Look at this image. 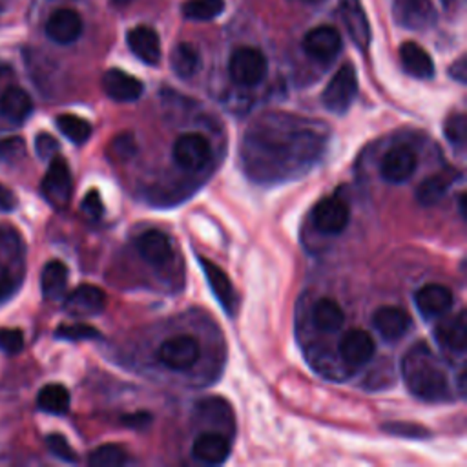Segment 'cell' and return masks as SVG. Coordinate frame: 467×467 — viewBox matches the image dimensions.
Returning <instances> with one entry per match:
<instances>
[{
  "mask_svg": "<svg viewBox=\"0 0 467 467\" xmlns=\"http://www.w3.org/2000/svg\"><path fill=\"white\" fill-rule=\"evenodd\" d=\"M401 376L418 400L438 403L449 400L447 374L425 341H416L401 359Z\"/></svg>",
  "mask_w": 467,
  "mask_h": 467,
  "instance_id": "cell-1",
  "label": "cell"
},
{
  "mask_svg": "<svg viewBox=\"0 0 467 467\" xmlns=\"http://www.w3.org/2000/svg\"><path fill=\"white\" fill-rule=\"evenodd\" d=\"M358 93V77L352 64H343L328 80L321 93L323 106L336 115H343L354 102Z\"/></svg>",
  "mask_w": 467,
  "mask_h": 467,
  "instance_id": "cell-2",
  "label": "cell"
},
{
  "mask_svg": "<svg viewBox=\"0 0 467 467\" xmlns=\"http://www.w3.org/2000/svg\"><path fill=\"white\" fill-rule=\"evenodd\" d=\"M230 78L244 88L259 84L266 75V58L255 47H237L228 62Z\"/></svg>",
  "mask_w": 467,
  "mask_h": 467,
  "instance_id": "cell-3",
  "label": "cell"
},
{
  "mask_svg": "<svg viewBox=\"0 0 467 467\" xmlns=\"http://www.w3.org/2000/svg\"><path fill=\"white\" fill-rule=\"evenodd\" d=\"M155 356L168 368L188 370L201 358V345L193 336H173L159 345Z\"/></svg>",
  "mask_w": 467,
  "mask_h": 467,
  "instance_id": "cell-4",
  "label": "cell"
},
{
  "mask_svg": "<svg viewBox=\"0 0 467 467\" xmlns=\"http://www.w3.org/2000/svg\"><path fill=\"white\" fill-rule=\"evenodd\" d=\"M171 157L182 170L197 171L210 161L212 148L202 135L184 133L175 139L171 148Z\"/></svg>",
  "mask_w": 467,
  "mask_h": 467,
  "instance_id": "cell-5",
  "label": "cell"
},
{
  "mask_svg": "<svg viewBox=\"0 0 467 467\" xmlns=\"http://www.w3.org/2000/svg\"><path fill=\"white\" fill-rule=\"evenodd\" d=\"M42 195L55 208H64L71 199V173L66 161L57 155L42 181Z\"/></svg>",
  "mask_w": 467,
  "mask_h": 467,
  "instance_id": "cell-6",
  "label": "cell"
},
{
  "mask_svg": "<svg viewBox=\"0 0 467 467\" xmlns=\"http://www.w3.org/2000/svg\"><path fill=\"white\" fill-rule=\"evenodd\" d=\"M350 219L348 206L339 197H323L312 210V223L323 234H339Z\"/></svg>",
  "mask_w": 467,
  "mask_h": 467,
  "instance_id": "cell-7",
  "label": "cell"
},
{
  "mask_svg": "<svg viewBox=\"0 0 467 467\" xmlns=\"http://www.w3.org/2000/svg\"><path fill=\"white\" fill-rule=\"evenodd\" d=\"M392 15L400 26L416 31L431 27L436 20L431 0H394Z\"/></svg>",
  "mask_w": 467,
  "mask_h": 467,
  "instance_id": "cell-8",
  "label": "cell"
},
{
  "mask_svg": "<svg viewBox=\"0 0 467 467\" xmlns=\"http://www.w3.org/2000/svg\"><path fill=\"white\" fill-rule=\"evenodd\" d=\"M416 164H418V159L410 148L396 146L383 155L379 164V173L387 182L401 184L412 177Z\"/></svg>",
  "mask_w": 467,
  "mask_h": 467,
  "instance_id": "cell-9",
  "label": "cell"
},
{
  "mask_svg": "<svg viewBox=\"0 0 467 467\" xmlns=\"http://www.w3.org/2000/svg\"><path fill=\"white\" fill-rule=\"evenodd\" d=\"M376 352V343L372 336L361 328L348 330L339 341V356L345 365L352 368H359L370 361Z\"/></svg>",
  "mask_w": 467,
  "mask_h": 467,
  "instance_id": "cell-10",
  "label": "cell"
},
{
  "mask_svg": "<svg viewBox=\"0 0 467 467\" xmlns=\"http://www.w3.org/2000/svg\"><path fill=\"white\" fill-rule=\"evenodd\" d=\"M303 49L314 60L328 62L339 53L341 36L332 26H317L305 35Z\"/></svg>",
  "mask_w": 467,
  "mask_h": 467,
  "instance_id": "cell-11",
  "label": "cell"
},
{
  "mask_svg": "<svg viewBox=\"0 0 467 467\" xmlns=\"http://www.w3.org/2000/svg\"><path fill=\"white\" fill-rule=\"evenodd\" d=\"M199 265L204 272V277L208 281V286L212 288L215 299L223 305L224 312L228 316H235L237 310V296L234 290V285L230 281V277L226 275V272L223 268H219L215 263H212L210 259L199 255Z\"/></svg>",
  "mask_w": 467,
  "mask_h": 467,
  "instance_id": "cell-12",
  "label": "cell"
},
{
  "mask_svg": "<svg viewBox=\"0 0 467 467\" xmlns=\"http://www.w3.org/2000/svg\"><path fill=\"white\" fill-rule=\"evenodd\" d=\"M106 306V294L95 285H80L64 301V310L75 317H88L102 312Z\"/></svg>",
  "mask_w": 467,
  "mask_h": 467,
  "instance_id": "cell-13",
  "label": "cell"
},
{
  "mask_svg": "<svg viewBox=\"0 0 467 467\" xmlns=\"http://www.w3.org/2000/svg\"><path fill=\"white\" fill-rule=\"evenodd\" d=\"M102 89L115 102H133L142 95V82L133 75L111 67L102 75Z\"/></svg>",
  "mask_w": 467,
  "mask_h": 467,
  "instance_id": "cell-14",
  "label": "cell"
},
{
  "mask_svg": "<svg viewBox=\"0 0 467 467\" xmlns=\"http://www.w3.org/2000/svg\"><path fill=\"white\" fill-rule=\"evenodd\" d=\"M372 325L385 341L392 343L401 339L407 334V330L410 328V316L400 306L387 305V306H379L374 312Z\"/></svg>",
  "mask_w": 467,
  "mask_h": 467,
  "instance_id": "cell-15",
  "label": "cell"
},
{
  "mask_svg": "<svg viewBox=\"0 0 467 467\" xmlns=\"http://www.w3.org/2000/svg\"><path fill=\"white\" fill-rule=\"evenodd\" d=\"M339 13L352 42L365 51L370 44V26L359 0H339Z\"/></svg>",
  "mask_w": 467,
  "mask_h": 467,
  "instance_id": "cell-16",
  "label": "cell"
},
{
  "mask_svg": "<svg viewBox=\"0 0 467 467\" xmlns=\"http://www.w3.org/2000/svg\"><path fill=\"white\" fill-rule=\"evenodd\" d=\"M46 33L57 44H71L82 33V18L73 9H57L46 22Z\"/></svg>",
  "mask_w": 467,
  "mask_h": 467,
  "instance_id": "cell-17",
  "label": "cell"
},
{
  "mask_svg": "<svg viewBox=\"0 0 467 467\" xmlns=\"http://www.w3.org/2000/svg\"><path fill=\"white\" fill-rule=\"evenodd\" d=\"M452 292L438 283H427L420 286L414 296V303L425 317H440L452 306Z\"/></svg>",
  "mask_w": 467,
  "mask_h": 467,
  "instance_id": "cell-18",
  "label": "cell"
},
{
  "mask_svg": "<svg viewBox=\"0 0 467 467\" xmlns=\"http://www.w3.org/2000/svg\"><path fill=\"white\" fill-rule=\"evenodd\" d=\"M128 47L131 53L148 66H157L161 60V40L155 29L148 26H137L128 31Z\"/></svg>",
  "mask_w": 467,
  "mask_h": 467,
  "instance_id": "cell-19",
  "label": "cell"
},
{
  "mask_svg": "<svg viewBox=\"0 0 467 467\" xmlns=\"http://www.w3.org/2000/svg\"><path fill=\"white\" fill-rule=\"evenodd\" d=\"M192 454L202 463L219 465L230 456V441L221 432H202L193 440Z\"/></svg>",
  "mask_w": 467,
  "mask_h": 467,
  "instance_id": "cell-20",
  "label": "cell"
},
{
  "mask_svg": "<svg viewBox=\"0 0 467 467\" xmlns=\"http://www.w3.org/2000/svg\"><path fill=\"white\" fill-rule=\"evenodd\" d=\"M139 255L151 266H162L171 259V244L166 234L159 230H146L135 241Z\"/></svg>",
  "mask_w": 467,
  "mask_h": 467,
  "instance_id": "cell-21",
  "label": "cell"
},
{
  "mask_svg": "<svg viewBox=\"0 0 467 467\" xmlns=\"http://www.w3.org/2000/svg\"><path fill=\"white\" fill-rule=\"evenodd\" d=\"M436 339L447 350L463 354L467 347V321L465 312L460 310L456 316L447 317L436 327Z\"/></svg>",
  "mask_w": 467,
  "mask_h": 467,
  "instance_id": "cell-22",
  "label": "cell"
},
{
  "mask_svg": "<svg viewBox=\"0 0 467 467\" xmlns=\"http://www.w3.org/2000/svg\"><path fill=\"white\" fill-rule=\"evenodd\" d=\"M400 60L403 69L416 78H432L434 62L431 55L416 42H403L400 47Z\"/></svg>",
  "mask_w": 467,
  "mask_h": 467,
  "instance_id": "cell-23",
  "label": "cell"
},
{
  "mask_svg": "<svg viewBox=\"0 0 467 467\" xmlns=\"http://www.w3.org/2000/svg\"><path fill=\"white\" fill-rule=\"evenodd\" d=\"M454 173H456L454 170L438 171V173H432L431 177H427L425 181H421L416 190V201L421 206H434L447 193L451 182L454 181Z\"/></svg>",
  "mask_w": 467,
  "mask_h": 467,
  "instance_id": "cell-24",
  "label": "cell"
},
{
  "mask_svg": "<svg viewBox=\"0 0 467 467\" xmlns=\"http://www.w3.org/2000/svg\"><path fill=\"white\" fill-rule=\"evenodd\" d=\"M31 109V97L22 88H7L0 97V113L13 122L26 120Z\"/></svg>",
  "mask_w": 467,
  "mask_h": 467,
  "instance_id": "cell-25",
  "label": "cell"
},
{
  "mask_svg": "<svg viewBox=\"0 0 467 467\" xmlns=\"http://www.w3.org/2000/svg\"><path fill=\"white\" fill-rule=\"evenodd\" d=\"M66 285H67V266L58 259L47 261L40 274V288L44 297L57 299L66 290Z\"/></svg>",
  "mask_w": 467,
  "mask_h": 467,
  "instance_id": "cell-26",
  "label": "cell"
},
{
  "mask_svg": "<svg viewBox=\"0 0 467 467\" xmlns=\"http://www.w3.org/2000/svg\"><path fill=\"white\" fill-rule=\"evenodd\" d=\"M314 325L323 332H336L345 323L343 308L330 297H321L312 310Z\"/></svg>",
  "mask_w": 467,
  "mask_h": 467,
  "instance_id": "cell-27",
  "label": "cell"
},
{
  "mask_svg": "<svg viewBox=\"0 0 467 467\" xmlns=\"http://www.w3.org/2000/svg\"><path fill=\"white\" fill-rule=\"evenodd\" d=\"M36 405L49 414H66L69 410V390L60 383H49L40 389Z\"/></svg>",
  "mask_w": 467,
  "mask_h": 467,
  "instance_id": "cell-28",
  "label": "cell"
},
{
  "mask_svg": "<svg viewBox=\"0 0 467 467\" xmlns=\"http://www.w3.org/2000/svg\"><path fill=\"white\" fill-rule=\"evenodd\" d=\"M199 64H201L199 53L193 46H190L186 42H181L171 49L170 66H171V69L177 77H181V78L193 77L199 69Z\"/></svg>",
  "mask_w": 467,
  "mask_h": 467,
  "instance_id": "cell-29",
  "label": "cell"
},
{
  "mask_svg": "<svg viewBox=\"0 0 467 467\" xmlns=\"http://www.w3.org/2000/svg\"><path fill=\"white\" fill-rule=\"evenodd\" d=\"M57 128L75 144H84L91 137V124L86 119L71 113L58 115Z\"/></svg>",
  "mask_w": 467,
  "mask_h": 467,
  "instance_id": "cell-30",
  "label": "cell"
},
{
  "mask_svg": "<svg viewBox=\"0 0 467 467\" xmlns=\"http://www.w3.org/2000/svg\"><path fill=\"white\" fill-rule=\"evenodd\" d=\"M224 9V0H186L182 4V15L188 20L206 22L221 15Z\"/></svg>",
  "mask_w": 467,
  "mask_h": 467,
  "instance_id": "cell-31",
  "label": "cell"
},
{
  "mask_svg": "<svg viewBox=\"0 0 467 467\" xmlns=\"http://www.w3.org/2000/svg\"><path fill=\"white\" fill-rule=\"evenodd\" d=\"M88 462L91 467H120L126 462V452L115 443H104L89 454Z\"/></svg>",
  "mask_w": 467,
  "mask_h": 467,
  "instance_id": "cell-32",
  "label": "cell"
},
{
  "mask_svg": "<svg viewBox=\"0 0 467 467\" xmlns=\"http://www.w3.org/2000/svg\"><path fill=\"white\" fill-rule=\"evenodd\" d=\"M445 137L447 140L454 146V148H463L465 146V131H467V124H465V115L463 113H452L443 126Z\"/></svg>",
  "mask_w": 467,
  "mask_h": 467,
  "instance_id": "cell-33",
  "label": "cell"
},
{
  "mask_svg": "<svg viewBox=\"0 0 467 467\" xmlns=\"http://www.w3.org/2000/svg\"><path fill=\"white\" fill-rule=\"evenodd\" d=\"M46 445H47L49 452H51L53 456H57L58 460H62V462H66V463H77V462H78L75 449L69 445V441H67L62 434H57V432L47 434Z\"/></svg>",
  "mask_w": 467,
  "mask_h": 467,
  "instance_id": "cell-34",
  "label": "cell"
},
{
  "mask_svg": "<svg viewBox=\"0 0 467 467\" xmlns=\"http://www.w3.org/2000/svg\"><path fill=\"white\" fill-rule=\"evenodd\" d=\"M57 337L73 339V341H78V339H97V337H100V332L95 330L89 325L75 323V325H62V327H58L57 328Z\"/></svg>",
  "mask_w": 467,
  "mask_h": 467,
  "instance_id": "cell-35",
  "label": "cell"
},
{
  "mask_svg": "<svg viewBox=\"0 0 467 467\" xmlns=\"http://www.w3.org/2000/svg\"><path fill=\"white\" fill-rule=\"evenodd\" d=\"M383 431L389 434H396V436H403V438H412V440H421L427 438L431 432L418 425V423H405V421H396V423H385Z\"/></svg>",
  "mask_w": 467,
  "mask_h": 467,
  "instance_id": "cell-36",
  "label": "cell"
},
{
  "mask_svg": "<svg viewBox=\"0 0 467 467\" xmlns=\"http://www.w3.org/2000/svg\"><path fill=\"white\" fill-rule=\"evenodd\" d=\"M24 347V334L18 328H0V350L16 354Z\"/></svg>",
  "mask_w": 467,
  "mask_h": 467,
  "instance_id": "cell-37",
  "label": "cell"
},
{
  "mask_svg": "<svg viewBox=\"0 0 467 467\" xmlns=\"http://www.w3.org/2000/svg\"><path fill=\"white\" fill-rule=\"evenodd\" d=\"M24 155V140L20 137H7L0 140V161L15 162Z\"/></svg>",
  "mask_w": 467,
  "mask_h": 467,
  "instance_id": "cell-38",
  "label": "cell"
},
{
  "mask_svg": "<svg viewBox=\"0 0 467 467\" xmlns=\"http://www.w3.org/2000/svg\"><path fill=\"white\" fill-rule=\"evenodd\" d=\"M35 150L42 161H51L58 153V140L49 133H40L35 139Z\"/></svg>",
  "mask_w": 467,
  "mask_h": 467,
  "instance_id": "cell-39",
  "label": "cell"
},
{
  "mask_svg": "<svg viewBox=\"0 0 467 467\" xmlns=\"http://www.w3.org/2000/svg\"><path fill=\"white\" fill-rule=\"evenodd\" d=\"M20 254V241H18V235L9 230V228H2L0 230V257H15Z\"/></svg>",
  "mask_w": 467,
  "mask_h": 467,
  "instance_id": "cell-40",
  "label": "cell"
},
{
  "mask_svg": "<svg viewBox=\"0 0 467 467\" xmlns=\"http://www.w3.org/2000/svg\"><path fill=\"white\" fill-rule=\"evenodd\" d=\"M82 212L91 217V219H99L104 213V206L100 201V195L97 190H89L84 199H82Z\"/></svg>",
  "mask_w": 467,
  "mask_h": 467,
  "instance_id": "cell-41",
  "label": "cell"
},
{
  "mask_svg": "<svg viewBox=\"0 0 467 467\" xmlns=\"http://www.w3.org/2000/svg\"><path fill=\"white\" fill-rule=\"evenodd\" d=\"M15 208H16L15 192L9 186L0 184V212H11Z\"/></svg>",
  "mask_w": 467,
  "mask_h": 467,
  "instance_id": "cell-42",
  "label": "cell"
},
{
  "mask_svg": "<svg viewBox=\"0 0 467 467\" xmlns=\"http://www.w3.org/2000/svg\"><path fill=\"white\" fill-rule=\"evenodd\" d=\"M449 75L454 80H458L460 84H465V80H467V62H465L463 55L456 62H452V66L449 67Z\"/></svg>",
  "mask_w": 467,
  "mask_h": 467,
  "instance_id": "cell-43",
  "label": "cell"
},
{
  "mask_svg": "<svg viewBox=\"0 0 467 467\" xmlns=\"http://www.w3.org/2000/svg\"><path fill=\"white\" fill-rule=\"evenodd\" d=\"M13 292V281L4 265H0V301L7 299V296Z\"/></svg>",
  "mask_w": 467,
  "mask_h": 467,
  "instance_id": "cell-44",
  "label": "cell"
},
{
  "mask_svg": "<svg viewBox=\"0 0 467 467\" xmlns=\"http://www.w3.org/2000/svg\"><path fill=\"white\" fill-rule=\"evenodd\" d=\"M122 421H124L128 427L140 429V427H146V425H148L150 414H146V412H137V414H131V416H124Z\"/></svg>",
  "mask_w": 467,
  "mask_h": 467,
  "instance_id": "cell-45",
  "label": "cell"
},
{
  "mask_svg": "<svg viewBox=\"0 0 467 467\" xmlns=\"http://www.w3.org/2000/svg\"><path fill=\"white\" fill-rule=\"evenodd\" d=\"M441 4H443V7H445V11H458L460 7H462V4H463V0H441Z\"/></svg>",
  "mask_w": 467,
  "mask_h": 467,
  "instance_id": "cell-46",
  "label": "cell"
},
{
  "mask_svg": "<svg viewBox=\"0 0 467 467\" xmlns=\"http://www.w3.org/2000/svg\"><path fill=\"white\" fill-rule=\"evenodd\" d=\"M458 389H460V396L465 394V370L462 368L458 374Z\"/></svg>",
  "mask_w": 467,
  "mask_h": 467,
  "instance_id": "cell-47",
  "label": "cell"
},
{
  "mask_svg": "<svg viewBox=\"0 0 467 467\" xmlns=\"http://www.w3.org/2000/svg\"><path fill=\"white\" fill-rule=\"evenodd\" d=\"M458 202H460V213H462V217H465V195L463 193L458 197Z\"/></svg>",
  "mask_w": 467,
  "mask_h": 467,
  "instance_id": "cell-48",
  "label": "cell"
},
{
  "mask_svg": "<svg viewBox=\"0 0 467 467\" xmlns=\"http://www.w3.org/2000/svg\"><path fill=\"white\" fill-rule=\"evenodd\" d=\"M131 0H111V4L113 5H117V7H124V5H128Z\"/></svg>",
  "mask_w": 467,
  "mask_h": 467,
  "instance_id": "cell-49",
  "label": "cell"
},
{
  "mask_svg": "<svg viewBox=\"0 0 467 467\" xmlns=\"http://www.w3.org/2000/svg\"><path fill=\"white\" fill-rule=\"evenodd\" d=\"M301 2H305V4H319L323 0H301Z\"/></svg>",
  "mask_w": 467,
  "mask_h": 467,
  "instance_id": "cell-50",
  "label": "cell"
}]
</instances>
